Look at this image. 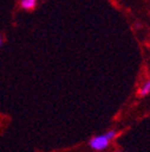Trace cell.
<instances>
[{"instance_id":"5","label":"cell","mask_w":150,"mask_h":152,"mask_svg":"<svg viewBox=\"0 0 150 152\" xmlns=\"http://www.w3.org/2000/svg\"><path fill=\"white\" fill-rule=\"evenodd\" d=\"M115 152H123V151H115Z\"/></svg>"},{"instance_id":"2","label":"cell","mask_w":150,"mask_h":152,"mask_svg":"<svg viewBox=\"0 0 150 152\" xmlns=\"http://www.w3.org/2000/svg\"><path fill=\"white\" fill-rule=\"evenodd\" d=\"M37 0H21V7L25 11H31L36 7Z\"/></svg>"},{"instance_id":"1","label":"cell","mask_w":150,"mask_h":152,"mask_svg":"<svg viewBox=\"0 0 150 152\" xmlns=\"http://www.w3.org/2000/svg\"><path fill=\"white\" fill-rule=\"evenodd\" d=\"M118 134H119V132L117 129L107 130V132L103 133V134L91 137L88 141V145L94 151H103V150L109 147V145L117 138Z\"/></svg>"},{"instance_id":"3","label":"cell","mask_w":150,"mask_h":152,"mask_svg":"<svg viewBox=\"0 0 150 152\" xmlns=\"http://www.w3.org/2000/svg\"><path fill=\"white\" fill-rule=\"evenodd\" d=\"M150 94V79H148L139 89V97H146Z\"/></svg>"},{"instance_id":"4","label":"cell","mask_w":150,"mask_h":152,"mask_svg":"<svg viewBox=\"0 0 150 152\" xmlns=\"http://www.w3.org/2000/svg\"><path fill=\"white\" fill-rule=\"evenodd\" d=\"M1 44H3V39H1V36H0V46H1Z\"/></svg>"}]
</instances>
